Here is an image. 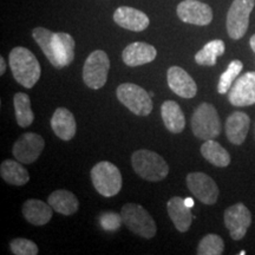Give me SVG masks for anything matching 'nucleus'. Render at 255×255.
Returning <instances> with one entry per match:
<instances>
[{
	"label": "nucleus",
	"mask_w": 255,
	"mask_h": 255,
	"mask_svg": "<svg viewBox=\"0 0 255 255\" xmlns=\"http://www.w3.org/2000/svg\"><path fill=\"white\" fill-rule=\"evenodd\" d=\"M52 209L49 202L45 203L40 200L30 199L24 203L23 214L31 225L44 226L52 219Z\"/></svg>",
	"instance_id": "412c9836"
},
{
	"label": "nucleus",
	"mask_w": 255,
	"mask_h": 255,
	"mask_svg": "<svg viewBox=\"0 0 255 255\" xmlns=\"http://www.w3.org/2000/svg\"><path fill=\"white\" fill-rule=\"evenodd\" d=\"M201 154L215 167L226 168L231 163V155L215 139H208L201 145Z\"/></svg>",
	"instance_id": "393cba45"
},
{
	"label": "nucleus",
	"mask_w": 255,
	"mask_h": 255,
	"mask_svg": "<svg viewBox=\"0 0 255 255\" xmlns=\"http://www.w3.org/2000/svg\"><path fill=\"white\" fill-rule=\"evenodd\" d=\"M168 85L170 90L182 98L195 97L197 94V85L195 81L187 71L180 66H171L167 73Z\"/></svg>",
	"instance_id": "2eb2a0df"
},
{
	"label": "nucleus",
	"mask_w": 255,
	"mask_h": 255,
	"mask_svg": "<svg viewBox=\"0 0 255 255\" xmlns=\"http://www.w3.org/2000/svg\"><path fill=\"white\" fill-rule=\"evenodd\" d=\"M225 251V242L216 234L206 235L197 246V255H221Z\"/></svg>",
	"instance_id": "c85d7f7f"
},
{
	"label": "nucleus",
	"mask_w": 255,
	"mask_h": 255,
	"mask_svg": "<svg viewBox=\"0 0 255 255\" xmlns=\"http://www.w3.org/2000/svg\"><path fill=\"white\" fill-rule=\"evenodd\" d=\"M32 37L55 68H65L75 59V39L66 32L36 27L32 31Z\"/></svg>",
	"instance_id": "f257e3e1"
},
{
	"label": "nucleus",
	"mask_w": 255,
	"mask_h": 255,
	"mask_svg": "<svg viewBox=\"0 0 255 255\" xmlns=\"http://www.w3.org/2000/svg\"><path fill=\"white\" fill-rule=\"evenodd\" d=\"M12 253L15 255H37L39 253L38 246L33 241L24 238H18L11 241L9 244Z\"/></svg>",
	"instance_id": "c756f323"
},
{
	"label": "nucleus",
	"mask_w": 255,
	"mask_h": 255,
	"mask_svg": "<svg viewBox=\"0 0 255 255\" xmlns=\"http://www.w3.org/2000/svg\"><path fill=\"white\" fill-rule=\"evenodd\" d=\"M191 130L197 138L208 141L221 133V121L214 105L201 103L191 116Z\"/></svg>",
	"instance_id": "20e7f679"
},
{
	"label": "nucleus",
	"mask_w": 255,
	"mask_h": 255,
	"mask_svg": "<svg viewBox=\"0 0 255 255\" xmlns=\"http://www.w3.org/2000/svg\"><path fill=\"white\" fill-rule=\"evenodd\" d=\"M45 146V141L40 135L34 132H26L14 142L12 152L17 161L23 164H31L36 162Z\"/></svg>",
	"instance_id": "9d476101"
},
{
	"label": "nucleus",
	"mask_w": 255,
	"mask_h": 255,
	"mask_svg": "<svg viewBox=\"0 0 255 255\" xmlns=\"http://www.w3.org/2000/svg\"><path fill=\"white\" fill-rule=\"evenodd\" d=\"M101 226L105 231H116L117 228H120L121 223L123 222V219L121 215L115 214V213H109V214H104L101 216L100 219Z\"/></svg>",
	"instance_id": "7c9ffc66"
},
{
	"label": "nucleus",
	"mask_w": 255,
	"mask_h": 255,
	"mask_svg": "<svg viewBox=\"0 0 255 255\" xmlns=\"http://www.w3.org/2000/svg\"><path fill=\"white\" fill-rule=\"evenodd\" d=\"M255 0H234L227 13L228 36L234 40L241 39L250 26V17Z\"/></svg>",
	"instance_id": "1a4fd4ad"
},
{
	"label": "nucleus",
	"mask_w": 255,
	"mask_h": 255,
	"mask_svg": "<svg viewBox=\"0 0 255 255\" xmlns=\"http://www.w3.org/2000/svg\"><path fill=\"white\" fill-rule=\"evenodd\" d=\"M225 226L229 231L231 238L234 241H239L245 238L252 223V214L250 209L244 203L228 207L225 210Z\"/></svg>",
	"instance_id": "f8f14e48"
},
{
	"label": "nucleus",
	"mask_w": 255,
	"mask_h": 255,
	"mask_svg": "<svg viewBox=\"0 0 255 255\" xmlns=\"http://www.w3.org/2000/svg\"><path fill=\"white\" fill-rule=\"evenodd\" d=\"M250 44H251V47H252V50H253L254 52H255V34H254V36H252L251 40H250Z\"/></svg>",
	"instance_id": "473e14b6"
},
{
	"label": "nucleus",
	"mask_w": 255,
	"mask_h": 255,
	"mask_svg": "<svg viewBox=\"0 0 255 255\" xmlns=\"http://www.w3.org/2000/svg\"><path fill=\"white\" fill-rule=\"evenodd\" d=\"M244 69V64L241 60H233L229 63L228 68L226 69V71L222 73L221 77H220L219 84H218V92L221 95L227 94L231 90V88L234 84V82L237 81L238 76L240 75V72Z\"/></svg>",
	"instance_id": "cd10ccee"
},
{
	"label": "nucleus",
	"mask_w": 255,
	"mask_h": 255,
	"mask_svg": "<svg viewBox=\"0 0 255 255\" xmlns=\"http://www.w3.org/2000/svg\"><path fill=\"white\" fill-rule=\"evenodd\" d=\"M187 187L196 199L205 205H215L219 199V187L212 177L205 173H190L187 176Z\"/></svg>",
	"instance_id": "9b49d317"
},
{
	"label": "nucleus",
	"mask_w": 255,
	"mask_h": 255,
	"mask_svg": "<svg viewBox=\"0 0 255 255\" xmlns=\"http://www.w3.org/2000/svg\"><path fill=\"white\" fill-rule=\"evenodd\" d=\"M50 206L53 210L62 215H73L77 213L79 208L78 199L75 196V194L65 189H59L53 191L49 196Z\"/></svg>",
	"instance_id": "5701e85b"
},
{
	"label": "nucleus",
	"mask_w": 255,
	"mask_h": 255,
	"mask_svg": "<svg viewBox=\"0 0 255 255\" xmlns=\"http://www.w3.org/2000/svg\"><path fill=\"white\" fill-rule=\"evenodd\" d=\"M228 100L234 107L255 104V72H246L234 82L228 91Z\"/></svg>",
	"instance_id": "4468645a"
},
{
	"label": "nucleus",
	"mask_w": 255,
	"mask_h": 255,
	"mask_svg": "<svg viewBox=\"0 0 255 255\" xmlns=\"http://www.w3.org/2000/svg\"><path fill=\"white\" fill-rule=\"evenodd\" d=\"M162 120L167 129L173 133H180L186 127V119L182 109L176 102L165 101L161 107Z\"/></svg>",
	"instance_id": "4be33fe9"
},
{
	"label": "nucleus",
	"mask_w": 255,
	"mask_h": 255,
	"mask_svg": "<svg viewBox=\"0 0 255 255\" xmlns=\"http://www.w3.org/2000/svg\"><path fill=\"white\" fill-rule=\"evenodd\" d=\"M110 60L107 53L96 50L90 53L83 66V81L87 87L94 90L103 88L108 81Z\"/></svg>",
	"instance_id": "6e6552de"
},
{
	"label": "nucleus",
	"mask_w": 255,
	"mask_h": 255,
	"mask_svg": "<svg viewBox=\"0 0 255 255\" xmlns=\"http://www.w3.org/2000/svg\"><path fill=\"white\" fill-rule=\"evenodd\" d=\"M0 176L5 182L13 186H24L30 180V175L20 162L5 159L0 165Z\"/></svg>",
	"instance_id": "b1692460"
},
{
	"label": "nucleus",
	"mask_w": 255,
	"mask_h": 255,
	"mask_svg": "<svg viewBox=\"0 0 255 255\" xmlns=\"http://www.w3.org/2000/svg\"><path fill=\"white\" fill-rule=\"evenodd\" d=\"M157 56V51L150 44L135 41L128 45L122 52V59L128 66H139L151 63Z\"/></svg>",
	"instance_id": "f3484780"
},
{
	"label": "nucleus",
	"mask_w": 255,
	"mask_h": 255,
	"mask_svg": "<svg viewBox=\"0 0 255 255\" xmlns=\"http://www.w3.org/2000/svg\"><path fill=\"white\" fill-rule=\"evenodd\" d=\"M123 222L132 233L144 239H151L156 235V223L152 216L142 206L137 203H127L121 210Z\"/></svg>",
	"instance_id": "423d86ee"
},
{
	"label": "nucleus",
	"mask_w": 255,
	"mask_h": 255,
	"mask_svg": "<svg viewBox=\"0 0 255 255\" xmlns=\"http://www.w3.org/2000/svg\"><path fill=\"white\" fill-rule=\"evenodd\" d=\"M91 180L98 194L105 197L117 195L122 189V175L116 165L102 161L91 169Z\"/></svg>",
	"instance_id": "39448f33"
},
{
	"label": "nucleus",
	"mask_w": 255,
	"mask_h": 255,
	"mask_svg": "<svg viewBox=\"0 0 255 255\" xmlns=\"http://www.w3.org/2000/svg\"><path fill=\"white\" fill-rule=\"evenodd\" d=\"M226 46L223 40L215 39L210 40L195 55V62L199 65L214 66L218 60V57L225 53Z\"/></svg>",
	"instance_id": "bb28decb"
},
{
	"label": "nucleus",
	"mask_w": 255,
	"mask_h": 255,
	"mask_svg": "<svg viewBox=\"0 0 255 255\" xmlns=\"http://www.w3.org/2000/svg\"><path fill=\"white\" fill-rule=\"evenodd\" d=\"M51 128L57 137L63 141L72 139L77 131L75 116L66 108H58L51 119Z\"/></svg>",
	"instance_id": "6ab92c4d"
},
{
	"label": "nucleus",
	"mask_w": 255,
	"mask_h": 255,
	"mask_svg": "<svg viewBox=\"0 0 255 255\" xmlns=\"http://www.w3.org/2000/svg\"><path fill=\"white\" fill-rule=\"evenodd\" d=\"M168 214L178 232L184 233L190 228L193 222V214L186 201L180 196H174L168 201Z\"/></svg>",
	"instance_id": "aec40b11"
},
{
	"label": "nucleus",
	"mask_w": 255,
	"mask_h": 255,
	"mask_svg": "<svg viewBox=\"0 0 255 255\" xmlns=\"http://www.w3.org/2000/svg\"><path fill=\"white\" fill-rule=\"evenodd\" d=\"M177 15L187 24L206 26L213 20V9L209 5L197 0H184L177 5Z\"/></svg>",
	"instance_id": "ddd939ff"
},
{
	"label": "nucleus",
	"mask_w": 255,
	"mask_h": 255,
	"mask_svg": "<svg viewBox=\"0 0 255 255\" xmlns=\"http://www.w3.org/2000/svg\"><path fill=\"white\" fill-rule=\"evenodd\" d=\"M119 101L137 116H148L152 111L150 95L144 89L132 83H123L116 90Z\"/></svg>",
	"instance_id": "0eeeda50"
},
{
	"label": "nucleus",
	"mask_w": 255,
	"mask_h": 255,
	"mask_svg": "<svg viewBox=\"0 0 255 255\" xmlns=\"http://www.w3.org/2000/svg\"><path fill=\"white\" fill-rule=\"evenodd\" d=\"M114 20L119 26L133 32L144 31L150 23L144 12L129 6H121L117 8L114 13Z\"/></svg>",
	"instance_id": "dca6fc26"
},
{
	"label": "nucleus",
	"mask_w": 255,
	"mask_h": 255,
	"mask_svg": "<svg viewBox=\"0 0 255 255\" xmlns=\"http://www.w3.org/2000/svg\"><path fill=\"white\" fill-rule=\"evenodd\" d=\"M6 71V63L4 57H0V75H4Z\"/></svg>",
	"instance_id": "2f4dec72"
},
{
	"label": "nucleus",
	"mask_w": 255,
	"mask_h": 255,
	"mask_svg": "<svg viewBox=\"0 0 255 255\" xmlns=\"http://www.w3.org/2000/svg\"><path fill=\"white\" fill-rule=\"evenodd\" d=\"M184 201H186V205L189 207V208H191V207L194 206V202H193V200L191 199H189V197H188V199H184Z\"/></svg>",
	"instance_id": "72a5a7b5"
},
{
	"label": "nucleus",
	"mask_w": 255,
	"mask_h": 255,
	"mask_svg": "<svg viewBox=\"0 0 255 255\" xmlns=\"http://www.w3.org/2000/svg\"><path fill=\"white\" fill-rule=\"evenodd\" d=\"M15 119L19 127L27 128L34 121V114L31 108L30 97L24 92H17L13 97Z\"/></svg>",
	"instance_id": "a878e982"
},
{
	"label": "nucleus",
	"mask_w": 255,
	"mask_h": 255,
	"mask_svg": "<svg viewBox=\"0 0 255 255\" xmlns=\"http://www.w3.org/2000/svg\"><path fill=\"white\" fill-rule=\"evenodd\" d=\"M131 164L135 173L143 180L158 182L169 174V167L162 156L146 149L137 150L131 156Z\"/></svg>",
	"instance_id": "7ed1b4c3"
},
{
	"label": "nucleus",
	"mask_w": 255,
	"mask_h": 255,
	"mask_svg": "<svg viewBox=\"0 0 255 255\" xmlns=\"http://www.w3.org/2000/svg\"><path fill=\"white\" fill-rule=\"evenodd\" d=\"M8 60L15 81L26 89L33 88L41 73L40 64L36 56L26 47L18 46L9 52Z\"/></svg>",
	"instance_id": "f03ea898"
},
{
	"label": "nucleus",
	"mask_w": 255,
	"mask_h": 255,
	"mask_svg": "<svg viewBox=\"0 0 255 255\" xmlns=\"http://www.w3.org/2000/svg\"><path fill=\"white\" fill-rule=\"evenodd\" d=\"M251 119L242 111H235L226 121V135L228 141L235 145H241L250 131Z\"/></svg>",
	"instance_id": "a211bd4d"
}]
</instances>
